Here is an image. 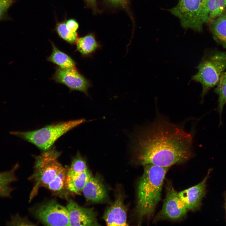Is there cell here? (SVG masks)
I'll list each match as a JSON object with an SVG mask.
<instances>
[{"label":"cell","instance_id":"cell-1","mask_svg":"<svg viewBox=\"0 0 226 226\" xmlns=\"http://www.w3.org/2000/svg\"><path fill=\"white\" fill-rule=\"evenodd\" d=\"M192 142L190 133L178 126L160 120L140 132L132 148L139 164L169 168L191 157Z\"/></svg>","mask_w":226,"mask_h":226},{"label":"cell","instance_id":"cell-2","mask_svg":"<svg viewBox=\"0 0 226 226\" xmlns=\"http://www.w3.org/2000/svg\"><path fill=\"white\" fill-rule=\"evenodd\" d=\"M138 186L137 212L140 223L150 219L161 199L162 186L169 168L151 164L144 166Z\"/></svg>","mask_w":226,"mask_h":226},{"label":"cell","instance_id":"cell-3","mask_svg":"<svg viewBox=\"0 0 226 226\" xmlns=\"http://www.w3.org/2000/svg\"><path fill=\"white\" fill-rule=\"evenodd\" d=\"M196 68L198 72L192 76L191 80L202 84L201 97L203 101L209 90L217 85L226 69V52L217 50L208 51Z\"/></svg>","mask_w":226,"mask_h":226},{"label":"cell","instance_id":"cell-4","mask_svg":"<svg viewBox=\"0 0 226 226\" xmlns=\"http://www.w3.org/2000/svg\"><path fill=\"white\" fill-rule=\"evenodd\" d=\"M84 119L62 122L32 131L14 134L36 146L43 151L51 148L60 137L70 130L85 122Z\"/></svg>","mask_w":226,"mask_h":226},{"label":"cell","instance_id":"cell-5","mask_svg":"<svg viewBox=\"0 0 226 226\" xmlns=\"http://www.w3.org/2000/svg\"><path fill=\"white\" fill-rule=\"evenodd\" d=\"M60 154L54 148H51L35 157L34 170L29 178L34 182L30 201L37 194L40 187H46L63 167L58 160Z\"/></svg>","mask_w":226,"mask_h":226},{"label":"cell","instance_id":"cell-6","mask_svg":"<svg viewBox=\"0 0 226 226\" xmlns=\"http://www.w3.org/2000/svg\"><path fill=\"white\" fill-rule=\"evenodd\" d=\"M208 0H179L177 4L170 11L178 17L185 28L200 32L207 22Z\"/></svg>","mask_w":226,"mask_h":226},{"label":"cell","instance_id":"cell-7","mask_svg":"<svg viewBox=\"0 0 226 226\" xmlns=\"http://www.w3.org/2000/svg\"><path fill=\"white\" fill-rule=\"evenodd\" d=\"M35 217L48 226H69L68 211L52 200L41 204L32 210Z\"/></svg>","mask_w":226,"mask_h":226},{"label":"cell","instance_id":"cell-8","mask_svg":"<svg viewBox=\"0 0 226 226\" xmlns=\"http://www.w3.org/2000/svg\"><path fill=\"white\" fill-rule=\"evenodd\" d=\"M187 209L180 198L178 193L170 182L168 181L166 197L161 210L157 214L154 221L169 220L178 221L186 215Z\"/></svg>","mask_w":226,"mask_h":226},{"label":"cell","instance_id":"cell-9","mask_svg":"<svg viewBox=\"0 0 226 226\" xmlns=\"http://www.w3.org/2000/svg\"><path fill=\"white\" fill-rule=\"evenodd\" d=\"M51 79L57 83L65 85L70 91H79L88 96V90L91 86V83L80 73L77 68L63 69L56 67Z\"/></svg>","mask_w":226,"mask_h":226},{"label":"cell","instance_id":"cell-10","mask_svg":"<svg viewBox=\"0 0 226 226\" xmlns=\"http://www.w3.org/2000/svg\"><path fill=\"white\" fill-rule=\"evenodd\" d=\"M66 207L68 212L69 226L99 225L93 208L82 207L71 199Z\"/></svg>","mask_w":226,"mask_h":226},{"label":"cell","instance_id":"cell-11","mask_svg":"<svg viewBox=\"0 0 226 226\" xmlns=\"http://www.w3.org/2000/svg\"><path fill=\"white\" fill-rule=\"evenodd\" d=\"M210 171L197 184L178 193L179 196L187 210L196 211L200 207L206 194V184Z\"/></svg>","mask_w":226,"mask_h":226},{"label":"cell","instance_id":"cell-12","mask_svg":"<svg viewBox=\"0 0 226 226\" xmlns=\"http://www.w3.org/2000/svg\"><path fill=\"white\" fill-rule=\"evenodd\" d=\"M104 218L108 226L128 225L126 208L121 195L106 211Z\"/></svg>","mask_w":226,"mask_h":226},{"label":"cell","instance_id":"cell-13","mask_svg":"<svg viewBox=\"0 0 226 226\" xmlns=\"http://www.w3.org/2000/svg\"><path fill=\"white\" fill-rule=\"evenodd\" d=\"M82 192L88 201L98 202L103 201L106 197V188L100 179L97 176L90 177Z\"/></svg>","mask_w":226,"mask_h":226},{"label":"cell","instance_id":"cell-14","mask_svg":"<svg viewBox=\"0 0 226 226\" xmlns=\"http://www.w3.org/2000/svg\"><path fill=\"white\" fill-rule=\"evenodd\" d=\"M52 51L47 60L63 69L76 68V63L69 55L59 50L54 43L51 41Z\"/></svg>","mask_w":226,"mask_h":226},{"label":"cell","instance_id":"cell-15","mask_svg":"<svg viewBox=\"0 0 226 226\" xmlns=\"http://www.w3.org/2000/svg\"><path fill=\"white\" fill-rule=\"evenodd\" d=\"M76 44L75 51L79 52L83 57L90 56L100 47V45L91 34L78 38Z\"/></svg>","mask_w":226,"mask_h":226},{"label":"cell","instance_id":"cell-16","mask_svg":"<svg viewBox=\"0 0 226 226\" xmlns=\"http://www.w3.org/2000/svg\"><path fill=\"white\" fill-rule=\"evenodd\" d=\"M213 38L218 44L226 48V8L212 23Z\"/></svg>","mask_w":226,"mask_h":226},{"label":"cell","instance_id":"cell-17","mask_svg":"<svg viewBox=\"0 0 226 226\" xmlns=\"http://www.w3.org/2000/svg\"><path fill=\"white\" fill-rule=\"evenodd\" d=\"M19 165L16 164L11 170L0 172V197H8L13 191L10 184L16 180L15 172Z\"/></svg>","mask_w":226,"mask_h":226},{"label":"cell","instance_id":"cell-18","mask_svg":"<svg viewBox=\"0 0 226 226\" xmlns=\"http://www.w3.org/2000/svg\"><path fill=\"white\" fill-rule=\"evenodd\" d=\"M91 176V173L87 169L74 177L66 179V189L75 194H80L82 192L85 185Z\"/></svg>","mask_w":226,"mask_h":226},{"label":"cell","instance_id":"cell-19","mask_svg":"<svg viewBox=\"0 0 226 226\" xmlns=\"http://www.w3.org/2000/svg\"><path fill=\"white\" fill-rule=\"evenodd\" d=\"M214 92L218 96L217 110L219 114L220 122L219 126L222 124V115L223 107L226 104V72L221 75Z\"/></svg>","mask_w":226,"mask_h":226},{"label":"cell","instance_id":"cell-20","mask_svg":"<svg viewBox=\"0 0 226 226\" xmlns=\"http://www.w3.org/2000/svg\"><path fill=\"white\" fill-rule=\"evenodd\" d=\"M87 169L85 159L78 151L72 160L70 167L67 169L66 179L74 177Z\"/></svg>","mask_w":226,"mask_h":226},{"label":"cell","instance_id":"cell-21","mask_svg":"<svg viewBox=\"0 0 226 226\" xmlns=\"http://www.w3.org/2000/svg\"><path fill=\"white\" fill-rule=\"evenodd\" d=\"M207 22L212 23L226 8V0H208Z\"/></svg>","mask_w":226,"mask_h":226},{"label":"cell","instance_id":"cell-22","mask_svg":"<svg viewBox=\"0 0 226 226\" xmlns=\"http://www.w3.org/2000/svg\"><path fill=\"white\" fill-rule=\"evenodd\" d=\"M56 30L59 36L67 43L71 45L76 43L78 38L77 33L72 31L68 27L66 23H57Z\"/></svg>","mask_w":226,"mask_h":226},{"label":"cell","instance_id":"cell-23","mask_svg":"<svg viewBox=\"0 0 226 226\" xmlns=\"http://www.w3.org/2000/svg\"><path fill=\"white\" fill-rule=\"evenodd\" d=\"M67 169L63 167L46 187L55 192H60L64 188L66 189L65 183Z\"/></svg>","mask_w":226,"mask_h":226},{"label":"cell","instance_id":"cell-24","mask_svg":"<svg viewBox=\"0 0 226 226\" xmlns=\"http://www.w3.org/2000/svg\"><path fill=\"white\" fill-rule=\"evenodd\" d=\"M15 2V0H0V21L11 19L8 11Z\"/></svg>","mask_w":226,"mask_h":226},{"label":"cell","instance_id":"cell-25","mask_svg":"<svg viewBox=\"0 0 226 226\" xmlns=\"http://www.w3.org/2000/svg\"><path fill=\"white\" fill-rule=\"evenodd\" d=\"M7 225H32V223L29 222L27 219L22 218L18 215L12 217L10 221L7 223Z\"/></svg>","mask_w":226,"mask_h":226},{"label":"cell","instance_id":"cell-26","mask_svg":"<svg viewBox=\"0 0 226 226\" xmlns=\"http://www.w3.org/2000/svg\"><path fill=\"white\" fill-rule=\"evenodd\" d=\"M66 24L69 29L73 32H77L78 28V24L77 21L73 19H70L67 20Z\"/></svg>","mask_w":226,"mask_h":226},{"label":"cell","instance_id":"cell-27","mask_svg":"<svg viewBox=\"0 0 226 226\" xmlns=\"http://www.w3.org/2000/svg\"><path fill=\"white\" fill-rule=\"evenodd\" d=\"M108 1L115 5H123L126 3L127 0H107Z\"/></svg>","mask_w":226,"mask_h":226},{"label":"cell","instance_id":"cell-28","mask_svg":"<svg viewBox=\"0 0 226 226\" xmlns=\"http://www.w3.org/2000/svg\"><path fill=\"white\" fill-rule=\"evenodd\" d=\"M88 4L92 5H95L96 0H84Z\"/></svg>","mask_w":226,"mask_h":226},{"label":"cell","instance_id":"cell-29","mask_svg":"<svg viewBox=\"0 0 226 226\" xmlns=\"http://www.w3.org/2000/svg\"><path fill=\"white\" fill-rule=\"evenodd\" d=\"M225 209H226V196L225 197Z\"/></svg>","mask_w":226,"mask_h":226}]
</instances>
